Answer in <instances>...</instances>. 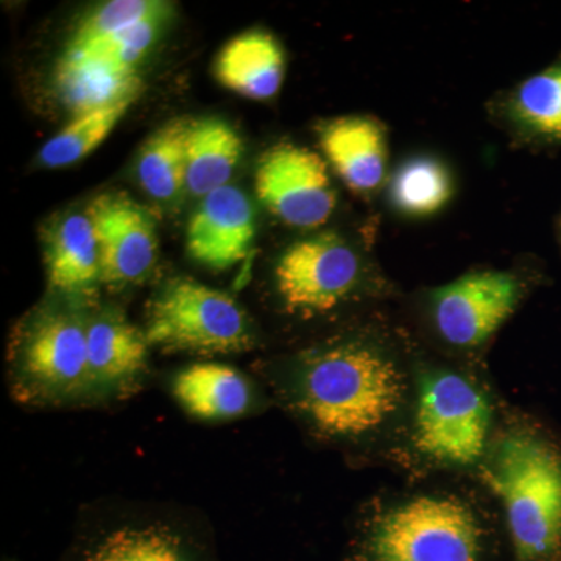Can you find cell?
Segmentation results:
<instances>
[{
    "label": "cell",
    "instance_id": "6da1fadb",
    "mask_svg": "<svg viewBox=\"0 0 561 561\" xmlns=\"http://www.w3.org/2000/svg\"><path fill=\"white\" fill-rule=\"evenodd\" d=\"M273 404L320 445L354 449L400 415L405 375L387 346L365 332L332 335L254 370Z\"/></svg>",
    "mask_w": 561,
    "mask_h": 561
},
{
    "label": "cell",
    "instance_id": "7a4b0ae2",
    "mask_svg": "<svg viewBox=\"0 0 561 561\" xmlns=\"http://www.w3.org/2000/svg\"><path fill=\"white\" fill-rule=\"evenodd\" d=\"M57 561H220L205 512L175 501L103 496L81 505Z\"/></svg>",
    "mask_w": 561,
    "mask_h": 561
},
{
    "label": "cell",
    "instance_id": "3957f363",
    "mask_svg": "<svg viewBox=\"0 0 561 561\" xmlns=\"http://www.w3.org/2000/svg\"><path fill=\"white\" fill-rule=\"evenodd\" d=\"M483 482L500 500L513 561H561V446L516 427L489 449Z\"/></svg>",
    "mask_w": 561,
    "mask_h": 561
},
{
    "label": "cell",
    "instance_id": "277c9868",
    "mask_svg": "<svg viewBox=\"0 0 561 561\" xmlns=\"http://www.w3.org/2000/svg\"><path fill=\"white\" fill-rule=\"evenodd\" d=\"M88 309L47 294L14 328L7 387L16 404L32 411L90 409Z\"/></svg>",
    "mask_w": 561,
    "mask_h": 561
},
{
    "label": "cell",
    "instance_id": "5b68a950",
    "mask_svg": "<svg viewBox=\"0 0 561 561\" xmlns=\"http://www.w3.org/2000/svg\"><path fill=\"white\" fill-rule=\"evenodd\" d=\"M342 561H490V540L467 501L419 494L368 515Z\"/></svg>",
    "mask_w": 561,
    "mask_h": 561
},
{
    "label": "cell",
    "instance_id": "8992f818",
    "mask_svg": "<svg viewBox=\"0 0 561 561\" xmlns=\"http://www.w3.org/2000/svg\"><path fill=\"white\" fill-rule=\"evenodd\" d=\"M144 332L151 350L190 356H232L260 348L261 332L227 291L187 275L158 284L146 308Z\"/></svg>",
    "mask_w": 561,
    "mask_h": 561
},
{
    "label": "cell",
    "instance_id": "52a82bcc",
    "mask_svg": "<svg viewBox=\"0 0 561 561\" xmlns=\"http://www.w3.org/2000/svg\"><path fill=\"white\" fill-rule=\"evenodd\" d=\"M493 408L474 382L448 368H424L416 379L413 449L443 468L478 467L489 454Z\"/></svg>",
    "mask_w": 561,
    "mask_h": 561
},
{
    "label": "cell",
    "instance_id": "ba28073f",
    "mask_svg": "<svg viewBox=\"0 0 561 561\" xmlns=\"http://www.w3.org/2000/svg\"><path fill=\"white\" fill-rule=\"evenodd\" d=\"M365 262L337 232L295 241L279 254L272 289L280 313L294 320H320L359 300L367 287Z\"/></svg>",
    "mask_w": 561,
    "mask_h": 561
},
{
    "label": "cell",
    "instance_id": "9c48e42d",
    "mask_svg": "<svg viewBox=\"0 0 561 561\" xmlns=\"http://www.w3.org/2000/svg\"><path fill=\"white\" fill-rule=\"evenodd\" d=\"M173 18V7L101 39L66 46L57 62V90L73 114L139 95L138 70Z\"/></svg>",
    "mask_w": 561,
    "mask_h": 561
},
{
    "label": "cell",
    "instance_id": "30bf717a",
    "mask_svg": "<svg viewBox=\"0 0 561 561\" xmlns=\"http://www.w3.org/2000/svg\"><path fill=\"white\" fill-rule=\"evenodd\" d=\"M87 354L90 409L121 404L149 386L150 343L116 302L101 298L88 309Z\"/></svg>",
    "mask_w": 561,
    "mask_h": 561
},
{
    "label": "cell",
    "instance_id": "8fae6325",
    "mask_svg": "<svg viewBox=\"0 0 561 561\" xmlns=\"http://www.w3.org/2000/svg\"><path fill=\"white\" fill-rule=\"evenodd\" d=\"M254 190L276 219L300 230L323 227L337 208L330 165L321 154L297 144H278L262 154Z\"/></svg>",
    "mask_w": 561,
    "mask_h": 561
},
{
    "label": "cell",
    "instance_id": "7c38bea8",
    "mask_svg": "<svg viewBox=\"0 0 561 561\" xmlns=\"http://www.w3.org/2000/svg\"><path fill=\"white\" fill-rule=\"evenodd\" d=\"M523 295V279L515 273H467L432 291V323L449 345L474 348L500 330L518 308Z\"/></svg>",
    "mask_w": 561,
    "mask_h": 561
},
{
    "label": "cell",
    "instance_id": "4fadbf2b",
    "mask_svg": "<svg viewBox=\"0 0 561 561\" xmlns=\"http://www.w3.org/2000/svg\"><path fill=\"white\" fill-rule=\"evenodd\" d=\"M101 251L102 289L121 294L142 286L160 257L153 216L125 192H105L87 209Z\"/></svg>",
    "mask_w": 561,
    "mask_h": 561
},
{
    "label": "cell",
    "instance_id": "5bb4252c",
    "mask_svg": "<svg viewBox=\"0 0 561 561\" xmlns=\"http://www.w3.org/2000/svg\"><path fill=\"white\" fill-rule=\"evenodd\" d=\"M161 383L181 412L205 424L253 419L273 405L256 375L224 362L181 365L169 371Z\"/></svg>",
    "mask_w": 561,
    "mask_h": 561
},
{
    "label": "cell",
    "instance_id": "9a60e30c",
    "mask_svg": "<svg viewBox=\"0 0 561 561\" xmlns=\"http://www.w3.org/2000/svg\"><path fill=\"white\" fill-rule=\"evenodd\" d=\"M256 238V216L249 195L225 186L201 198L187 224L191 260L210 271H228L247 260Z\"/></svg>",
    "mask_w": 561,
    "mask_h": 561
},
{
    "label": "cell",
    "instance_id": "2e32d148",
    "mask_svg": "<svg viewBox=\"0 0 561 561\" xmlns=\"http://www.w3.org/2000/svg\"><path fill=\"white\" fill-rule=\"evenodd\" d=\"M44 264L47 294L81 306L101 300V251L87 210L66 214L47 230Z\"/></svg>",
    "mask_w": 561,
    "mask_h": 561
},
{
    "label": "cell",
    "instance_id": "e0dca14e",
    "mask_svg": "<svg viewBox=\"0 0 561 561\" xmlns=\"http://www.w3.org/2000/svg\"><path fill=\"white\" fill-rule=\"evenodd\" d=\"M319 142L324 161L351 191L371 194L386 180L387 131L375 117L354 114L323 122Z\"/></svg>",
    "mask_w": 561,
    "mask_h": 561
},
{
    "label": "cell",
    "instance_id": "ac0fdd59",
    "mask_svg": "<svg viewBox=\"0 0 561 561\" xmlns=\"http://www.w3.org/2000/svg\"><path fill=\"white\" fill-rule=\"evenodd\" d=\"M286 73V54L272 33L249 31L220 50L216 77L227 90L250 99L268 101L278 94Z\"/></svg>",
    "mask_w": 561,
    "mask_h": 561
},
{
    "label": "cell",
    "instance_id": "d6986e66",
    "mask_svg": "<svg viewBox=\"0 0 561 561\" xmlns=\"http://www.w3.org/2000/svg\"><path fill=\"white\" fill-rule=\"evenodd\" d=\"M516 138L530 146H561V57L516 84L502 102Z\"/></svg>",
    "mask_w": 561,
    "mask_h": 561
},
{
    "label": "cell",
    "instance_id": "ffe728a7",
    "mask_svg": "<svg viewBox=\"0 0 561 561\" xmlns=\"http://www.w3.org/2000/svg\"><path fill=\"white\" fill-rule=\"evenodd\" d=\"M243 142L239 133L219 117L192 119L186 142V192L203 198L230 186L241 161Z\"/></svg>",
    "mask_w": 561,
    "mask_h": 561
},
{
    "label": "cell",
    "instance_id": "44dd1931",
    "mask_svg": "<svg viewBox=\"0 0 561 561\" xmlns=\"http://www.w3.org/2000/svg\"><path fill=\"white\" fill-rule=\"evenodd\" d=\"M192 119L179 117L161 125L140 150L136 175L153 201L172 202L186 191V142Z\"/></svg>",
    "mask_w": 561,
    "mask_h": 561
},
{
    "label": "cell",
    "instance_id": "7402d4cb",
    "mask_svg": "<svg viewBox=\"0 0 561 561\" xmlns=\"http://www.w3.org/2000/svg\"><path fill=\"white\" fill-rule=\"evenodd\" d=\"M138 95L105 103L77 113L54 138L41 147V168L65 169L90 157L92 151L105 142L128 110L135 105Z\"/></svg>",
    "mask_w": 561,
    "mask_h": 561
},
{
    "label": "cell",
    "instance_id": "603a6c76",
    "mask_svg": "<svg viewBox=\"0 0 561 561\" xmlns=\"http://www.w3.org/2000/svg\"><path fill=\"white\" fill-rule=\"evenodd\" d=\"M453 194L454 180L448 165L427 154L402 162L389 187L391 206L413 219L434 216L448 205Z\"/></svg>",
    "mask_w": 561,
    "mask_h": 561
},
{
    "label": "cell",
    "instance_id": "cb8c5ba5",
    "mask_svg": "<svg viewBox=\"0 0 561 561\" xmlns=\"http://www.w3.org/2000/svg\"><path fill=\"white\" fill-rule=\"evenodd\" d=\"M164 0H111L91 10L77 25L68 46H81L172 9Z\"/></svg>",
    "mask_w": 561,
    "mask_h": 561
},
{
    "label": "cell",
    "instance_id": "d4e9b609",
    "mask_svg": "<svg viewBox=\"0 0 561 561\" xmlns=\"http://www.w3.org/2000/svg\"><path fill=\"white\" fill-rule=\"evenodd\" d=\"M2 561H21V560L16 559V557L5 556V557H2Z\"/></svg>",
    "mask_w": 561,
    "mask_h": 561
},
{
    "label": "cell",
    "instance_id": "484cf974",
    "mask_svg": "<svg viewBox=\"0 0 561 561\" xmlns=\"http://www.w3.org/2000/svg\"><path fill=\"white\" fill-rule=\"evenodd\" d=\"M560 236H561V225H560Z\"/></svg>",
    "mask_w": 561,
    "mask_h": 561
}]
</instances>
